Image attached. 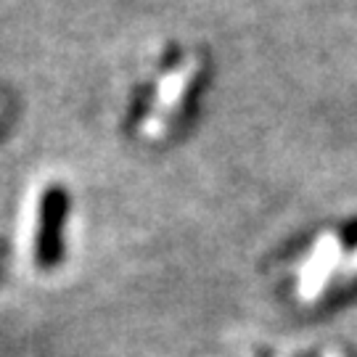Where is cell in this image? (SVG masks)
<instances>
[{
    "label": "cell",
    "instance_id": "1",
    "mask_svg": "<svg viewBox=\"0 0 357 357\" xmlns=\"http://www.w3.org/2000/svg\"><path fill=\"white\" fill-rule=\"evenodd\" d=\"M193 75H196V64L188 61V64H180L175 72L162 79V88H159V96H156V103H153V114L149 119V135H162L167 128V122L172 119V114L178 112V106L183 103L185 93L191 88Z\"/></svg>",
    "mask_w": 357,
    "mask_h": 357
},
{
    "label": "cell",
    "instance_id": "2",
    "mask_svg": "<svg viewBox=\"0 0 357 357\" xmlns=\"http://www.w3.org/2000/svg\"><path fill=\"white\" fill-rule=\"evenodd\" d=\"M336 259H339V241L331 238V236L320 238L318 249L312 252L310 262L302 268V278H299V296H302L305 302H312V299L323 291L328 275H331L333 268H336Z\"/></svg>",
    "mask_w": 357,
    "mask_h": 357
},
{
    "label": "cell",
    "instance_id": "3",
    "mask_svg": "<svg viewBox=\"0 0 357 357\" xmlns=\"http://www.w3.org/2000/svg\"><path fill=\"white\" fill-rule=\"evenodd\" d=\"M344 275H357V252L352 257H347L344 262Z\"/></svg>",
    "mask_w": 357,
    "mask_h": 357
},
{
    "label": "cell",
    "instance_id": "4",
    "mask_svg": "<svg viewBox=\"0 0 357 357\" xmlns=\"http://www.w3.org/2000/svg\"><path fill=\"white\" fill-rule=\"evenodd\" d=\"M326 357H342L339 352H326Z\"/></svg>",
    "mask_w": 357,
    "mask_h": 357
}]
</instances>
